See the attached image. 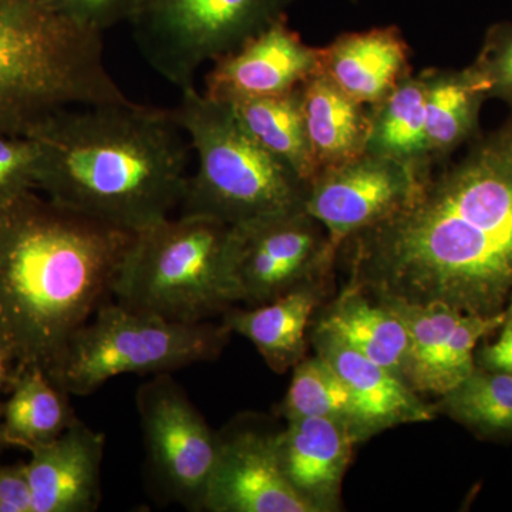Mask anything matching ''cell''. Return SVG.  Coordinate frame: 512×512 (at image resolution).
<instances>
[{
	"mask_svg": "<svg viewBox=\"0 0 512 512\" xmlns=\"http://www.w3.org/2000/svg\"><path fill=\"white\" fill-rule=\"evenodd\" d=\"M367 153L393 158L409 167L421 181L433 173L426 141V80L410 74L389 96L369 106Z\"/></svg>",
	"mask_w": 512,
	"mask_h": 512,
	"instance_id": "cell-23",
	"label": "cell"
},
{
	"mask_svg": "<svg viewBox=\"0 0 512 512\" xmlns=\"http://www.w3.org/2000/svg\"><path fill=\"white\" fill-rule=\"evenodd\" d=\"M231 106L239 123L259 146L311 183L316 165L303 120L299 87L282 96L239 101Z\"/></svg>",
	"mask_w": 512,
	"mask_h": 512,
	"instance_id": "cell-25",
	"label": "cell"
},
{
	"mask_svg": "<svg viewBox=\"0 0 512 512\" xmlns=\"http://www.w3.org/2000/svg\"><path fill=\"white\" fill-rule=\"evenodd\" d=\"M137 407L148 468L158 487L187 510L204 511L220 447L217 431L170 373L154 375L138 389Z\"/></svg>",
	"mask_w": 512,
	"mask_h": 512,
	"instance_id": "cell-9",
	"label": "cell"
},
{
	"mask_svg": "<svg viewBox=\"0 0 512 512\" xmlns=\"http://www.w3.org/2000/svg\"><path fill=\"white\" fill-rule=\"evenodd\" d=\"M6 387L10 397L2 412L5 447L30 451L56 440L79 419L70 406V394L57 387L42 369L10 370Z\"/></svg>",
	"mask_w": 512,
	"mask_h": 512,
	"instance_id": "cell-22",
	"label": "cell"
},
{
	"mask_svg": "<svg viewBox=\"0 0 512 512\" xmlns=\"http://www.w3.org/2000/svg\"><path fill=\"white\" fill-rule=\"evenodd\" d=\"M50 8L83 28L103 35L123 22H131L143 0H45Z\"/></svg>",
	"mask_w": 512,
	"mask_h": 512,
	"instance_id": "cell-30",
	"label": "cell"
},
{
	"mask_svg": "<svg viewBox=\"0 0 512 512\" xmlns=\"http://www.w3.org/2000/svg\"><path fill=\"white\" fill-rule=\"evenodd\" d=\"M292 370L291 384L281 406L286 421L302 417H332L349 421L356 433L352 396L336 370L323 357L305 356Z\"/></svg>",
	"mask_w": 512,
	"mask_h": 512,
	"instance_id": "cell-27",
	"label": "cell"
},
{
	"mask_svg": "<svg viewBox=\"0 0 512 512\" xmlns=\"http://www.w3.org/2000/svg\"><path fill=\"white\" fill-rule=\"evenodd\" d=\"M296 0H143L131 19L146 62L183 90L204 64L235 52L286 18Z\"/></svg>",
	"mask_w": 512,
	"mask_h": 512,
	"instance_id": "cell-8",
	"label": "cell"
},
{
	"mask_svg": "<svg viewBox=\"0 0 512 512\" xmlns=\"http://www.w3.org/2000/svg\"><path fill=\"white\" fill-rule=\"evenodd\" d=\"M319 70L366 106L382 101L413 74L410 47L397 26L343 33L320 47Z\"/></svg>",
	"mask_w": 512,
	"mask_h": 512,
	"instance_id": "cell-17",
	"label": "cell"
},
{
	"mask_svg": "<svg viewBox=\"0 0 512 512\" xmlns=\"http://www.w3.org/2000/svg\"><path fill=\"white\" fill-rule=\"evenodd\" d=\"M0 512H35L28 463L0 464Z\"/></svg>",
	"mask_w": 512,
	"mask_h": 512,
	"instance_id": "cell-31",
	"label": "cell"
},
{
	"mask_svg": "<svg viewBox=\"0 0 512 512\" xmlns=\"http://www.w3.org/2000/svg\"><path fill=\"white\" fill-rule=\"evenodd\" d=\"M437 410L484 436L512 434V375L478 367L441 396Z\"/></svg>",
	"mask_w": 512,
	"mask_h": 512,
	"instance_id": "cell-26",
	"label": "cell"
},
{
	"mask_svg": "<svg viewBox=\"0 0 512 512\" xmlns=\"http://www.w3.org/2000/svg\"><path fill=\"white\" fill-rule=\"evenodd\" d=\"M12 367V352H10L9 346L6 345L5 340L0 338V392H2L3 387H6V383H8V377ZM2 412L3 404H0V450L5 448V444H3L2 440Z\"/></svg>",
	"mask_w": 512,
	"mask_h": 512,
	"instance_id": "cell-33",
	"label": "cell"
},
{
	"mask_svg": "<svg viewBox=\"0 0 512 512\" xmlns=\"http://www.w3.org/2000/svg\"><path fill=\"white\" fill-rule=\"evenodd\" d=\"M106 439L77 419L62 436L29 451L35 512H93L101 500Z\"/></svg>",
	"mask_w": 512,
	"mask_h": 512,
	"instance_id": "cell-15",
	"label": "cell"
},
{
	"mask_svg": "<svg viewBox=\"0 0 512 512\" xmlns=\"http://www.w3.org/2000/svg\"><path fill=\"white\" fill-rule=\"evenodd\" d=\"M311 340L316 355L323 357L348 387L359 441L402 424L434 419L436 410L421 402L402 377L360 355L329 330L315 326Z\"/></svg>",
	"mask_w": 512,
	"mask_h": 512,
	"instance_id": "cell-14",
	"label": "cell"
},
{
	"mask_svg": "<svg viewBox=\"0 0 512 512\" xmlns=\"http://www.w3.org/2000/svg\"><path fill=\"white\" fill-rule=\"evenodd\" d=\"M384 302L399 313L409 336L403 366L404 382L417 394L444 396L448 349L461 312L440 303L416 305L399 301Z\"/></svg>",
	"mask_w": 512,
	"mask_h": 512,
	"instance_id": "cell-24",
	"label": "cell"
},
{
	"mask_svg": "<svg viewBox=\"0 0 512 512\" xmlns=\"http://www.w3.org/2000/svg\"><path fill=\"white\" fill-rule=\"evenodd\" d=\"M319 66L320 47L306 45L285 18L215 60L202 93L228 104L282 96L298 89Z\"/></svg>",
	"mask_w": 512,
	"mask_h": 512,
	"instance_id": "cell-13",
	"label": "cell"
},
{
	"mask_svg": "<svg viewBox=\"0 0 512 512\" xmlns=\"http://www.w3.org/2000/svg\"><path fill=\"white\" fill-rule=\"evenodd\" d=\"M322 281L306 282L274 301L247 309H228L224 326L248 339L275 373H285L306 356L308 328Z\"/></svg>",
	"mask_w": 512,
	"mask_h": 512,
	"instance_id": "cell-18",
	"label": "cell"
},
{
	"mask_svg": "<svg viewBox=\"0 0 512 512\" xmlns=\"http://www.w3.org/2000/svg\"><path fill=\"white\" fill-rule=\"evenodd\" d=\"M231 225L180 215L134 234L111 298L173 322H208L238 303Z\"/></svg>",
	"mask_w": 512,
	"mask_h": 512,
	"instance_id": "cell-6",
	"label": "cell"
},
{
	"mask_svg": "<svg viewBox=\"0 0 512 512\" xmlns=\"http://www.w3.org/2000/svg\"><path fill=\"white\" fill-rule=\"evenodd\" d=\"M279 431L235 423L218 433L220 447L204 511L318 512L286 477L279 457Z\"/></svg>",
	"mask_w": 512,
	"mask_h": 512,
	"instance_id": "cell-12",
	"label": "cell"
},
{
	"mask_svg": "<svg viewBox=\"0 0 512 512\" xmlns=\"http://www.w3.org/2000/svg\"><path fill=\"white\" fill-rule=\"evenodd\" d=\"M477 357L478 367L512 375V320H505L497 342L484 346Z\"/></svg>",
	"mask_w": 512,
	"mask_h": 512,
	"instance_id": "cell-32",
	"label": "cell"
},
{
	"mask_svg": "<svg viewBox=\"0 0 512 512\" xmlns=\"http://www.w3.org/2000/svg\"><path fill=\"white\" fill-rule=\"evenodd\" d=\"M228 328L181 323L107 301L77 330L47 376L67 394L89 396L121 375H160L215 359Z\"/></svg>",
	"mask_w": 512,
	"mask_h": 512,
	"instance_id": "cell-7",
	"label": "cell"
},
{
	"mask_svg": "<svg viewBox=\"0 0 512 512\" xmlns=\"http://www.w3.org/2000/svg\"><path fill=\"white\" fill-rule=\"evenodd\" d=\"M28 136L39 147L37 190L70 210L136 234L183 202L191 146L173 110L72 107Z\"/></svg>",
	"mask_w": 512,
	"mask_h": 512,
	"instance_id": "cell-3",
	"label": "cell"
},
{
	"mask_svg": "<svg viewBox=\"0 0 512 512\" xmlns=\"http://www.w3.org/2000/svg\"><path fill=\"white\" fill-rule=\"evenodd\" d=\"M426 141L434 167L480 136L487 96L476 74L466 69H426Z\"/></svg>",
	"mask_w": 512,
	"mask_h": 512,
	"instance_id": "cell-21",
	"label": "cell"
},
{
	"mask_svg": "<svg viewBox=\"0 0 512 512\" xmlns=\"http://www.w3.org/2000/svg\"><path fill=\"white\" fill-rule=\"evenodd\" d=\"M420 181L399 161L366 151L356 160L316 174L308 184L305 211L326 229L339 254L353 235L400 210Z\"/></svg>",
	"mask_w": 512,
	"mask_h": 512,
	"instance_id": "cell-11",
	"label": "cell"
},
{
	"mask_svg": "<svg viewBox=\"0 0 512 512\" xmlns=\"http://www.w3.org/2000/svg\"><path fill=\"white\" fill-rule=\"evenodd\" d=\"M133 238L36 191L0 210V338L12 370L47 375L74 333L110 301Z\"/></svg>",
	"mask_w": 512,
	"mask_h": 512,
	"instance_id": "cell-2",
	"label": "cell"
},
{
	"mask_svg": "<svg viewBox=\"0 0 512 512\" xmlns=\"http://www.w3.org/2000/svg\"><path fill=\"white\" fill-rule=\"evenodd\" d=\"M505 320H512V292L510 301H508L507 308H505Z\"/></svg>",
	"mask_w": 512,
	"mask_h": 512,
	"instance_id": "cell-34",
	"label": "cell"
},
{
	"mask_svg": "<svg viewBox=\"0 0 512 512\" xmlns=\"http://www.w3.org/2000/svg\"><path fill=\"white\" fill-rule=\"evenodd\" d=\"M232 274L238 303L274 301L306 282L325 278L338 252L306 211L232 227Z\"/></svg>",
	"mask_w": 512,
	"mask_h": 512,
	"instance_id": "cell-10",
	"label": "cell"
},
{
	"mask_svg": "<svg viewBox=\"0 0 512 512\" xmlns=\"http://www.w3.org/2000/svg\"><path fill=\"white\" fill-rule=\"evenodd\" d=\"M316 326L403 379L409 336L403 319L389 303L346 285Z\"/></svg>",
	"mask_w": 512,
	"mask_h": 512,
	"instance_id": "cell-20",
	"label": "cell"
},
{
	"mask_svg": "<svg viewBox=\"0 0 512 512\" xmlns=\"http://www.w3.org/2000/svg\"><path fill=\"white\" fill-rule=\"evenodd\" d=\"M359 443L349 421L302 417L279 431V457L289 483L318 512L338 511L343 477Z\"/></svg>",
	"mask_w": 512,
	"mask_h": 512,
	"instance_id": "cell-16",
	"label": "cell"
},
{
	"mask_svg": "<svg viewBox=\"0 0 512 512\" xmlns=\"http://www.w3.org/2000/svg\"><path fill=\"white\" fill-rule=\"evenodd\" d=\"M39 147L29 136L0 134V210L37 190Z\"/></svg>",
	"mask_w": 512,
	"mask_h": 512,
	"instance_id": "cell-29",
	"label": "cell"
},
{
	"mask_svg": "<svg viewBox=\"0 0 512 512\" xmlns=\"http://www.w3.org/2000/svg\"><path fill=\"white\" fill-rule=\"evenodd\" d=\"M299 96L316 174L366 153L372 130L369 106L352 99L320 70L299 86Z\"/></svg>",
	"mask_w": 512,
	"mask_h": 512,
	"instance_id": "cell-19",
	"label": "cell"
},
{
	"mask_svg": "<svg viewBox=\"0 0 512 512\" xmlns=\"http://www.w3.org/2000/svg\"><path fill=\"white\" fill-rule=\"evenodd\" d=\"M470 69L487 99L503 101L512 111V22L495 23L488 28Z\"/></svg>",
	"mask_w": 512,
	"mask_h": 512,
	"instance_id": "cell-28",
	"label": "cell"
},
{
	"mask_svg": "<svg viewBox=\"0 0 512 512\" xmlns=\"http://www.w3.org/2000/svg\"><path fill=\"white\" fill-rule=\"evenodd\" d=\"M173 111L197 156L181 215L238 227L305 211L308 183L249 136L231 104L191 87Z\"/></svg>",
	"mask_w": 512,
	"mask_h": 512,
	"instance_id": "cell-5",
	"label": "cell"
},
{
	"mask_svg": "<svg viewBox=\"0 0 512 512\" xmlns=\"http://www.w3.org/2000/svg\"><path fill=\"white\" fill-rule=\"evenodd\" d=\"M127 100L101 33L45 0H0V134L28 136L59 111Z\"/></svg>",
	"mask_w": 512,
	"mask_h": 512,
	"instance_id": "cell-4",
	"label": "cell"
},
{
	"mask_svg": "<svg viewBox=\"0 0 512 512\" xmlns=\"http://www.w3.org/2000/svg\"><path fill=\"white\" fill-rule=\"evenodd\" d=\"M342 249L348 285L377 299L504 313L512 292V111Z\"/></svg>",
	"mask_w": 512,
	"mask_h": 512,
	"instance_id": "cell-1",
	"label": "cell"
}]
</instances>
